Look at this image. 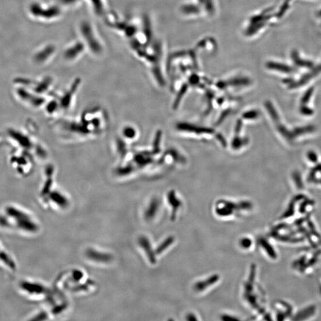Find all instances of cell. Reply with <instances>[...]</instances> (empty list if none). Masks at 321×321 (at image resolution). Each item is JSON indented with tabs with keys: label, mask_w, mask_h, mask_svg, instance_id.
Returning <instances> with one entry per match:
<instances>
[{
	"label": "cell",
	"mask_w": 321,
	"mask_h": 321,
	"mask_svg": "<svg viewBox=\"0 0 321 321\" xmlns=\"http://www.w3.org/2000/svg\"><path fill=\"white\" fill-rule=\"evenodd\" d=\"M81 32H82L83 35L85 36L89 46L92 49H94V51L98 52L101 51V46H100L98 42H97L96 38H95L91 26L88 24H83L81 26Z\"/></svg>",
	"instance_id": "6da1fadb"
},
{
	"label": "cell",
	"mask_w": 321,
	"mask_h": 321,
	"mask_svg": "<svg viewBox=\"0 0 321 321\" xmlns=\"http://www.w3.org/2000/svg\"><path fill=\"white\" fill-rule=\"evenodd\" d=\"M321 72V65H319L317 68L313 69L311 72H309L307 74L304 75L299 81L293 82L291 85H289L291 89L299 88L302 86H304L305 84L308 82L313 78L317 76L319 73Z\"/></svg>",
	"instance_id": "7a4b0ae2"
},
{
	"label": "cell",
	"mask_w": 321,
	"mask_h": 321,
	"mask_svg": "<svg viewBox=\"0 0 321 321\" xmlns=\"http://www.w3.org/2000/svg\"><path fill=\"white\" fill-rule=\"evenodd\" d=\"M86 255L89 258L99 262H108L110 261L112 258L111 255L101 253V252H97L93 249H89L87 251Z\"/></svg>",
	"instance_id": "3957f363"
},
{
	"label": "cell",
	"mask_w": 321,
	"mask_h": 321,
	"mask_svg": "<svg viewBox=\"0 0 321 321\" xmlns=\"http://www.w3.org/2000/svg\"><path fill=\"white\" fill-rule=\"evenodd\" d=\"M292 61H293L297 66L301 67L312 68L314 67V63L308 60L302 59L300 57L298 52L297 51H292L291 54Z\"/></svg>",
	"instance_id": "277c9868"
},
{
	"label": "cell",
	"mask_w": 321,
	"mask_h": 321,
	"mask_svg": "<svg viewBox=\"0 0 321 321\" xmlns=\"http://www.w3.org/2000/svg\"><path fill=\"white\" fill-rule=\"evenodd\" d=\"M267 67L270 69L284 73H290L294 71V68L289 65L277 62L268 63Z\"/></svg>",
	"instance_id": "5b68a950"
},
{
	"label": "cell",
	"mask_w": 321,
	"mask_h": 321,
	"mask_svg": "<svg viewBox=\"0 0 321 321\" xmlns=\"http://www.w3.org/2000/svg\"><path fill=\"white\" fill-rule=\"evenodd\" d=\"M316 130V128L314 126L309 125L306 126H303V127H298L294 128L293 130V135L294 138H298V137L306 135L307 134L314 133Z\"/></svg>",
	"instance_id": "8992f818"
},
{
	"label": "cell",
	"mask_w": 321,
	"mask_h": 321,
	"mask_svg": "<svg viewBox=\"0 0 321 321\" xmlns=\"http://www.w3.org/2000/svg\"><path fill=\"white\" fill-rule=\"evenodd\" d=\"M82 49V45L80 44L76 45L75 47H73L72 48L68 49V51L65 52V56L68 59H73V58L78 56L77 54H80Z\"/></svg>",
	"instance_id": "52a82bcc"
},
{
	"label": "cell",
	"mask_w": 321,
	"mask_h": 321,
	"mask_svg": "<svg viewBox=\"0 0 321 321\" xmlns=\"http://www.w3.org/2000/svg\"><path fill=\"white\" fill-rule=\"evenodd\" d=\"M52 199L56 202V203L62 207H65L67 206L68 202L65 197L62 195L61 194L55 192L54 193L52 194Z\"/></svg>",
	"instance_id": "ba28073f"
},
{
	"label": "cell",
	"mask_w": 321,
	"mask_h": 321,
	"mask_svg": "<svg viewBox=\"0 0 321 321\" xmlns=\"http://www.w3.org/2000/svg\"><path fill=\"white\" fill-rule=\"evenodd\" d=\"M314 88L312 87L305 93L304 96H302L301 100V105H307L309 103L310 99H311L313 94H314Z\"/></svg>",
	"instance_id": "9c48e42d"
},
{
	"label": "cell",
	"mask_w": 321,
	"mask_h": 321,
	"mask_svg": "<svg viewBox=\"0 0 321 321\" xmlns=\"http://www.w3.org/2000/svg\"><path fill=\"white\" fill-rule=\"evenodd\" d=\"M299 112L302 115L307 117L312 116L314 114V110L307 106L306 105H301L300 107Z\"/></svg>",
	"instance_id": "30bf717a"
},
{
	"label": "cell",
	"mask_w": 321,
	"mask_h": 321,
	"mask_svg": "<svg viewBox=\"0 0 321 321\" xmlns=\"http://www.w3.org/2000/svg\"><path fill=\"white\" fill-rule=\"evenodd\" d=\"M293 177L294 183H295L297 188H299V189H302L304 186H303V181L302 180L301 173L296 171V172H294L293 173Z\"/></svg>",
	"instance_id": "8fae6325"
},
{
	"label": "cell",
	"mask_w": 321,
	"mask_h": 321,
	"mask_svg": "<svg viewBox=\"0 0 321 321\" xmlns=\"http://www.w3.org/2000/svg\"><path fill=\"white\" fill-rule=\"evenodd\" d=\"M94 4L95 9L96 13H102L103 11V6H102L101 0H91Z\"/></svg>",
	"instance_id": "7c38bea8"
},
{
	"label": "cell",
	"mask_w": 321,
	"mask_h": 321,
	"mask_svg": "<svg viewBox=\"0 0 321 321\" xmlns=\"http://www.w3.org/2000/svg\"><path fill=\"white\" fill-rule=\"evenodd\" d=\"M307 158L309 161L314 163V164L318 162V156L315 151H310L307 152Z\"/></svg>",
	"instance_id": "4fadbf2b"
},
{
	"label": "cell",
	"mask_w": 321,
	"mask_h": 321,
	"mask_svg": "<svg viewBox=\"0 0 321 321\" xmlns=\"http://www.w3.org/2000/svg\"><path fill=\"white\" fill-rule=\"evenodd\" d=\"M157 209V204L156 202H152L151 207L148 210L146 213V217L151 218L153 216L154 212H155V209Z\"/></svg>",
	"instance_id": "5bb4252c"
},
{
	"label": "cell",
	"mask_w": 321,
	"mask_h": 321,
	"mask_svg": "<svg viewBox=\"0 0 321 321\" xmlns=\"http://www.w3.org/2000/svg\"><path fill=\"white\" fill-rule=\"evenodd\" d=\"M289 0H286L284 2L283 6L281 7L280 12H279V17H281L286 13L289 9Z\"/></svg>",
	"instance_id": "9a60e30c"
},
{
	"label": "cell",
	"mask_w": 321,
	"mask_h": 321,
	"mask_svg": "<svg viewBox=\"0 0 321 321\" xmlns=\"http://www.w3.org/2000/svg\"><path fill=\"white\" fill-rule=\"evenodd\" d=\"M319 15H320V16L321 17V11L319 12Z\"/></svg>",
	"instance_id": "2e32d148"
}]
</instances>
